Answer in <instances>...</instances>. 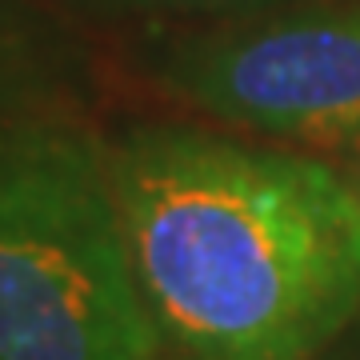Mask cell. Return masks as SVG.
Segmentation results:
<instances>
[{
  "instance_id": "5b68a950",
  "label": "cell",
  "mask_w": 360,
  "mask_h": 360,
  "mask_svg": "<svg viewBox=\"0 0 360 360\" xmlns=\"http://www.w3.org/2000/svg\"><path fill=\"white\" fill-rule=\"evenodd\" d=\"M72 4L116 16H232L284 4V0H72Z\"/></svg>"
},
{
  "instance_id": "7a4b0ae2",
  "label": "cell",
  "mask_w": 360,
  "mask_h": 360,
  "mask_svg": "<svg viewBox=\"0 0 360 360\" xmlns=\"http://www.w3.org/2000/svg\"><path fill=\"white\" fill-rule=\"evenodd\" d=\"M124 248L108 141L0 108V360H156Z\"/></svg>"
},
{
  "instance_id": "8992f818",
  "label": "cell",
  "mask_w": 360,
  "mask_h": 360,
  "mask_svg": "<svg viewBox=\"0 0 360 360\" xmlns=\"http://www.w3.org/2000/svg\"><path fill=\"white\" fill-rule=\"evenodd\" d=\"M340 148L348 153V160H352V168H356V176H360V132H356V136H348Z\"/></svg>"
},
{
  "instance_id": "6da1fadb",
  "label": "cell",
  "mask_w": 360,
  "mask_h": 360,
  "mask_svg": "<svg viewBox=\"0 0 360 360\" xmlns=\"http://www.w3.org/2000/svg\"><path fill=\"white\" fill-rule=\"evenodd\" d=\"M108 172L141 300L196 360H312L360 312V188L312 156L136 124Z\"/></svg>"
},
{
  "instance_id": "52a82bcc",
  "label": "cell",
  "mask_w": 360,
  "mask_h": 360,
  "mask_svg": "<svg viewBox=\"0 0 360 360\" xmlns=\"http://www.w3.org/2000/svg\"><path fill=\"white\" fill-rule=\"evenodd\" d=\"M156 360H160V356H156ZM184 360H196V356H184Z\"/></svg>"
},
{
  "instance_id": "3957f363",
  "label": "cell",
  "mask_w": 360,
  "mask_h": 360,
  "mask_svg": "<svg viewBox=\"0 0 360 360\" xmlns=\"http://www.w3.org/2000/svg\"><path fill=\"white\" fill-rule=\"evenodd\" d=\"M148 72L224 124L345 144L360 132V4L165 40Z\"/></svg>"
},
{
  "instance_id": "277c9868",
  "label": "cell",
  "mask_w": 360,
  "mask_h": 360,
  "mask_svg": "<svg viewBox=\"0 0 360 360\" xmlns=\"http://www.w3.org/2000/svg\"><path fill=\"white\" fill-rule=\"evenodd\" d=\"M44 68L49 60L37 28L8 0H0V108L25 104L44 84Z\"/></svg>"
}]
</instances>
